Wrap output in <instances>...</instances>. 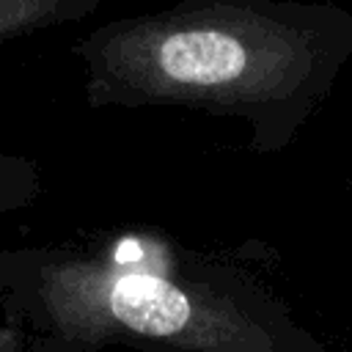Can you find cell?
Masks as SVG:
<instances>
[{"instance_id":"obj_1","label":"cell","mask_w":352,"mask_h":352,"mask_svg":"<svg viewBox=\"0 0 352 352\" xmlns=\"http://www.w3.org/2000/svg\"><path fill=\"white\" fill-rule=\"evenodd\" d=\"M91 110L176 107L245 121L280 154L352 58V11L302 0H184L121 16L74 44Z\"/></svg>"},{"instance_id":"obj_2","label":"cell","mask_w":352,"mask_h":352,"mask_svg":"<svg viewBox=\"0 0 352 352\" xmlns=\"http://www.w3.org/2000/svg\"><path fill=\"white\" fill-rule=\"evenodd\" d=\"M3 308L85 352H327L250 270L160 231L94 250L0 245Z\"/></svg>"},{"instance_id":"obj_3","label":"cell","mask_w":352,"mask_h":352,"mask_svg":"<svg viewBox=\"0 0 352 352\" xmlns=\"http://www.w3.org/2000/svg\"><path fill=\"white\" fill-rule=\"evenodd\" d=\"M102 0H0V44L91 16Z\"/></svg>"},{"instance_id":"obj_4","label":"cell","mask_w":352,"mask_h":352,"mask_svg":"<svg viewBox=\"0 0 352 352\" xmlns=\"http://www.w3.org/2000/svg\"><path fill=\"white\" fill-rule=\"evenodd\" d=\"M44 195V179L33 160L0 151V214L33 206Z\"/></svg>"},{"instance_id":"obj_5","label":"cell","mask_w":352,"mask_h":352,"mask_svg":"<svg viewBox=\"0 0 352 352\" xmlns=\"http://www.w3.org/2000/svg\"><path fill=\"white\" fill-rule=\"evenodd\" d=\"M28 352H85V349H80L69 341H60L55 336H36L33 344L28 346Z\"/></svg>"}]
</instances>
